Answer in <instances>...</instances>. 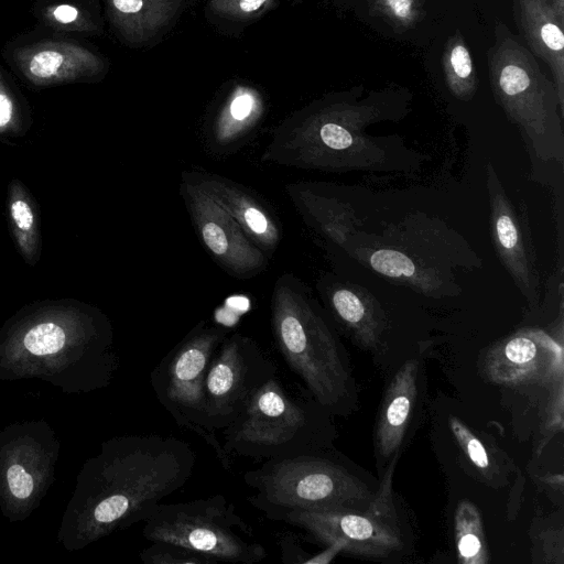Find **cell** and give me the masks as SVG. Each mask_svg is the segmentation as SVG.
<instances>
[{
	"label": "cell",
	"instance_id": "cell-13",
	"mask_svg": "<svg viewBox=\"0 0 564 564\" xmlns=\"http://www.w3.org/2000/svg\"><path fill=\"white\" fill-rule=\"evenodd\" d=\"M178 189L197 238L221 270L246 280L268 269L270 258L225 209L182 174Z\"/></svg>",
	"mask_w": 564,
	"mask_h": 564
},
{
	"label": "cell",
	"instance_id": "cell-19",
	"mask_svg": "<svg viewBox=\"0 0 564 564\" xmlns=\"http://www.w3.org/2000/svg\"><path fill=\"white\" fill-rule=\"evenodd\" d=\"M21 73L39 86L68 83L96 76L104 61L84 46L72 42L45 41L17 51Z\"/></svg>",
	"mask_w": 564,
	"mask_h": 564
},
{
	"label": "cell",
	"instance_id": "cell-27",
	"mask_svg": "<svg viewBox=\"0 0 564 564\" xmlns=\"http://www.w3.org/2000/svg\"><path fill=\"white\" fill-rule=\"evenodd\" d=\"M368 262L373 270L382 275L403 280L413 286L423 289L424 292L431 293L435 285L436 276L432 275L405 251L381 247L372 250L368 257Z\"/></svg>",
	"mask_w": 564,
	"mask_h": 564
},
{
	"label": "cell",
	"instance_id": "cell-6",
	"mask_svg": "<svg viewBox=\"0 0 564 564\" xmlns=\"http://www.w3.org/2000/svg\"><path fill=\"white\" fill-rule=\"evenodd\" d=\"M488 50L491 89L508 119L521 132L531 155L542 163H564L563 113L554 84L534 55L498 24Z\"/></svg>",
	"mask_w": 564,
	"mask_h": 564
},
{
	"label": "cell",
	"instance_id": "cell-12",
	"mask_svg": "<svg viewBox=\"0 0 564 564\" xmlns=\"http://www.w3.org/2000/svg\"><path fill=\"white\" fill-rule=\"evenodd\" d=\"M278 373L275 362L251 337L228 334L217 348L204 381L206 426L216 435L240 414L253 393Z\"/></svg>",
	"mask_w": 564,
	"mask_h": 564
},
{
	"label": "cell",
	"instance_id": "cell-21",
	"mask_svg": "<svg viewBox=\"0 0 564 564\" xmlns=\"http://www.w3.org/2000/svg\"><path fill=\"white\" fill-rule=\"evenodd\" d=\"M519 31L531 53L550 68L564 116V20L549 0H514Z\"/></svg>",
	"mask_w": 564,
	"mask_h": 564
},
{
	"label": "cell",
	"instance_id": "cell-8",
	"mask_svg": "<svg viewBox=\"0 0 564 564\" xmlns=\"http://www.w3.org/2000/svg\"><path fill=\"white\" fill-rule=\"evenodd\" d=\"M142 535L191 549L215 561L256 564L268 553L252 528L224 495L175 503H158L143 521Z\"/></svg>",
	"mask_w": 564,
	"mask_h": 564
},
{
	"label": "cell",
	"instance_id": "cell-1",
	"mask_svg": "<svg viewBox=\"0 0 564 564\" xmlns=\"http://www.w3.org/2000/svg\"><path fill=\"white\" fill-rule=\"evenodd\" d=\"M195 454L182 438L159 434L106 440L76 477L56 540L79 551L115 531L143 522L152 509L185 486Z\"/></svg>",
	"mask_w": 564,
	"mask_h": 564
},
{
	"label": "cell",
	"instance_id": "cell-17",
	"mask_svg": "<svg viewBox=\"0 0 564 564\" xmlns=\"http://www.w3.org/2000/svg\"><path fill=\"white\" fill-rule=\"evenodd\" d=\"M420 394V365L416 358L402 364L389 382L378 411L373 444L378 469L400 455Z\"/></svg>",
	"mask_w": 564,
	"mask_h": 564
},
{
	"label": "cell",
	"instance_id": "cell-9",
	"mask_svg": "<svg viewBox=\"0 0 564 564\" xmlns=\"http://www.w3.org/2000/svg\"><path fill=\"white\" fill-rule=\"evenodd\" d=\"M229 329L206 321L197 323L158 364L150 383L161 405L178 426L202 437L215 452L225 469L231 459L221 441L206 426L204 381L210 361Z\"/></svg>",
	"mask_w": 564,
	"mask_h": 564
},
{
	"label": "cell",
	"instance_id": "cell-26",
	"mask_svg": "<svg viewBox=\"0 0 564 564\" xmlns=\"http://www.w3.org/2000/svg\"><path fill=\"white\" fill-rule=\"evenodd\" d=\"M8 210L13 235L24 259L33 264L39 253V230L34 209L19 182L10 185Z\"/></svg>",
	"mask_w": 564,
	"mask_h": 564
},
{
	"label": "cell",
	"instance_id": "cell-22",
	"mask_svg": "<svg viewBox=\"0 0 564 564\" xmlns=\"http://www.w3.org/2000/svg\"><path fill=\"white\" fill-rule=\"evenodd\" d=\"M263 115L261 95L237 86L224 101L205 132V145L214 155H228L245 145Z\"/></svg>",
	"mask_w": 564,
	"mask_h": 564
},
{
	"label": "cell",
	"instance_id": "cell-25",
	"mask_svg": "<svg viewBox=\"0 0 564 564\" xmlns=\"http://www.w3.org/2000/svg\"><path fill=\"white\" fill-rule=\"evenodd\" d=\"M442 64L451 93L460 100H470L477 91L478 77L469 50L459 31L447 40Z\"/></svg>",
	"mask_w": 564,
	"mask_h": 564
},
{
	"label": "cell",
	"instance_id": "cell-31",
	"mask_svg": "<svg viewBox=\"0 0 564 564\" xmlns=\"http://www.w3.org/2000/svg\"><path fill=\"white\" fill-rule=\"evenodd\" d=\"M43 18L48 25L56 29L77 32H91L97 29L91 17L85 10L67 2L46 6Z\"/></svg>",
	"mask_w": 564,
	"mask_h": 564
},
{
	"label": "cell",
	"instance_id": "cell-15",
	"mask_svg": "<svg viewBox=\"0 0 564 564\" xmlns=\"http://www.w3.org/2000/svg\"><path fill=\"white\" fill-rule=\"evenodd\" d=\"M495 249L531 306L539 304L540 275L524 216L516 213L491 163L486 166Z\"/></svg>",
	"mask_w": 564,
	"mask_h": 564
},
{
	"label": "cell",
	"instance_id": "cell-20",
	"mask_svg": "<svg viewBox=\"0 0 564 564\" xmlns=\"http://www.w3.org/2000/svg\"><path fill=\"white\" fill-rule=\"evenodd\" d=\"M285 193L314 234L328 245L346 248L358 224L355 210L346 202L312 182L289 183Z\"/></svg>",
	"mask_w": 564,
	"mask_h": 564
},
{
	"label": "cell",
	"instance_id": "cell-30",
	"mask_svg": "<svg viewBox=\"0 0 564 564\" xmlns=\"http://www.w3.org/2000/svg\"><path fill=\"white\" fill-rule=\"evenodd\" d=\"M143 549L140 558L145 564H215L214 558L205 556L185 546L167 543L152 542Z\"/></svg>",
	"mask_w": 564,
	"mask_h": 564
},
{
	"label": "cell",
	"instance_id": "cell-7",
	"mask_svg": "<svg viewBox=\"0 0 564 564\" xmlns=\"http://www.w3.org/2000/svg\"><path fill=\"white\" fill-rule=\"evenodd\" d=\"M254 490L247 501L267 519L291 510L365 511L377 491L323 449L264 460L243 474Z\"/></svg>",
	"mask_w": 564,
	"mask_h": 564
},
{
	"label": "cell",
	"instance_id": "cell-23",
	"mask_svg": "<svg viewBox=\"0 0 564 564\" xmlns=\"http://www.w3.org/2000/svg\"><path fill=\"white\" fill-rule=\"evenodd\" d=\"M111 23L129 42L148 40L167 24L178 8V0H106Z\"/></svg>",
	"mask_w": 564,
	"mask_h": 564
},
{
	"label": "cell",
	"instance_id": "cell-16",
	"mask_svg": "<svg viewBox=\"0 0 564 564\" xmlns=\"http://www.w3.org/2000/svg\"><path fill=\"white\" fill-rule=\"evenodd\" d=\"M225 209L269 257L278 249L282 231L271 208L248 187L208 171L181 173Z\"/></svg>",
	"mask_w": 564,
	"mask_h": 564
},
{
	"label": "cell",
	"instance_id": "cell-35",
	"mask_svg": "<svg viewBox=\"0 0 564 564\" xmlns=\"http://www.w3.org/2000/svg\"><path fill=\"white\" fill-rule=\"evenodd\" d=\"M17 110L14 100L9 89L3 83H0V133L14 127Z\"/></svg>",
	"mask_w": 564,
	"mask_h": 564
},
{
	"label": "cell",
	"instance_id": "cell-18",
	"mask_svg": "<svg viewBox=\"0 0 564 564\" xmlns=\"http://www.w3.org/2000/svg\"><path fill=\"white\" fill-rule=\"evenodd\" d=\"M316 288L329 316L355 343L367 349L379 346L388 322L368 292L330 275L322 276Z\"/></svg>",
	"mask_w": 564,
	"mask_h": 564
},
{
	"label": "cell",
	"instance_id": "cell-32",
	"mask_svg": "<svg viewBox=\"0 0 564 564\" xmlns=\"http://www.w3.org/2000/svg\"><path fill=\"white\" fill-rule=\"evenodd\" d=\"M547 388L549 399L546 401L541 422V437L536 448L538 455L542 452L552 436L557 433V431L563 430L564 382L563 380H560L550 384Z\"/></svg>",
	"mask_w": 564,
	"mask_h": 564
},
{
	"label": "cell",
	"instance_id": "cell-14",
	"mask_svg": "<svg viewBox=\"0 0 564 564\" xmlns=\"http://www.w3.org/2000/svg\"><path fill=\"white\" fill-rule=\"evenodd\" d=\"M482 369L506 387H549L564 379L563 344L543 329L522 328L488 348Z\"/></svg>",
	"mask_w": 564,
	"mask_h": 564
},
{
	"label": "cell",
	"instance_id": "cell-34",
	"mask_svg": "<svg viewBox=\"0 0 564 564\" xmlns=\"http://www.w3.org/2000/svg\"><path fill=\"white\" fill-rule=\"evenodd\" d=\"M536 538L542 547L541 562L563 564V530H545Z\"/></svg>",
	"mask_w": 564,
	"mask_h": 564
},
{
	"label": "cell",
	"instance_id": "cell-5",
	"mask_svg": "<svg viewBox=\"0 0 564 564\" xmlns=\"http://www.w3.org/2000/svg\"><path fill=\"white\" fill-rule=\"evenodd\" d=\"M305 394L284 384L279 373L269 379L221 431L226 455L270 460L324 449L330 414Z\"/></svg>",
	"mask_w": 564,
	"mask_h": 564
},
{
	"label": "cell",
	"instance_id": "cell-3",
	"mask_svg": "<svg viewBox=\"0 0 564 564\" xmlns=\"http://www.w3.org/2000/svg\"><path fill=\"white\" fill-rule=\"evenodd\" d=\"M387 118L379 101H334L301 112L276 127L261 153L262 163L341 173L401 170L397 142L369 135Z\"/></svg>",
	"mask_w": 564,
	"mask_h": 564
},
{
	"label": "cell",
	"instance_id": "cell-11",
	"mask_svg": "<svg viewBox=\"0 0 564 564\" xmlns=\"http://www.w3.org/2000/svg\"><path fill=\"white\" fill-rule=\"evenodd\" d=\"M270 520L290 524L307 533L310 541L337 543L341 553L365 558H386L403 546L391 485L380 484L365 511L348 509L291 510Z\"/></svg>",
	"mask_w": 564,
	"mask_h": 564
},
{
	"label": "cell",
	"instance_id": "cell-28",
	"mask_svg": "<svg viewBox=\"0 0 564 564\" xmlns=\"http://www.w3.org/2000/svg\"><path fill=\"white\" fill-rule=\"evenodd\" d=\"M449 427L462 452L485 480L491 486L500 484L503 471L489 445L456 416L449 419Z\"/></svg>",
	"mask_w": 564,
	"mask_h": 564
},
{
	"label": "cell",
	"instance_id": "cell-36",
	"mask_svg": "<svg viewBox=\"0 0 564 564\" xmlns=\"http://www.w3.org/2000/svg\"><path fill=\"white\" fill-rule=\"evenodd\" d=\"M542 484L549 485L553 489H557L560 492L563 491V475L562 474H546L539 476Z\"/></svg>",
	"mask_w": 564,
	"mask_h": 564
},
{
	"label": "cell",
	"instance_id": "cell-37",
	"mask_svg": "<svg viewBox=\"0 0 564 564\" xmlns=\"http://www.w3.org/2000/svg\"><path fill=\"white\" fill-rule=\"evenodd\" d=\"M561 19L564 20V0H549Z\"/></svg>",
	"mask_w": 564,
	"mask_h": 564
},
{
	"label": "cell",
	"instance_id": "cell-29",
	"mask_svg": "<svg viewBox=\"0 0 564 564\" xmlns=\"http://www.w3.org/2000/svg\"><path fill=\"white\" fill-rule=\"evenodd\" d=\"M373 15L384 19L395 31L414 26L423 17L424 0H368Z\"/></svg>",
	"mask_w": 564,
	"mask_h": 564
},
{
	"label": "cell",
	"instance_id": "cell-10",
	"mask_svg": "<svg viewBox=\"0 0 564 564\" xmlns=\"http://www.w3.org/2000/svg\"><path fill=\"white\" fill-rule=\"evenodd\" d=\"M61 441L45 420L12 422L0 430V511L26 520L55 482Z\"/></svg>",
	"mask_w": 564,
	"mask_h": 564
},
{
	"label": "cell",
	"instance_id": "cell-4",
	"mask_svg": "<svg viewBox=\"0 0 564 564\" xmlns=\"http://www.w3.org/2000/svg\"><path fill=\"white\" fill-rule=\"evenodd\" d=\"M270 310L274 344L289 368L329 414H349L357 391L348 356L308 286L292 273L281 274Z\"/></svg>",
	"mask_w": 564,
	"mask_h": 564
},
{
	"label": "cell",
	"instance_id": "cell-2",
	"mask_svg": "<svg viewBox=\"0 0 564 564\" xmlns=\"http://www.w3.org/2000/svg\"><path fill=\"white\" fill-rule=\"evenodd\" d=\"M119 358L110 321L83 305L26 310L0 330V380H41L66 394L107 388Z\"/></svg>",
	"mask_w": 564,
	"mask_h": 564
},
{
	"label": "cell",
	"instance_id": "cell-24",
	"mask_svg": "<svg viewBox=\"0 0 564 564\" xmlns=\"http://www.w3.org/2000/svg\"><path fill=\"white\" fill-rule=\"evenodd\" d=\"M454 538L459 563L487 564L490 562L480 512L469 500H462L456 507Z\"/></svg>",
	"mask_w": 564,
	"mask_h": 564
},
{
	"label": "cell",
	"instance_id": "cell-33",
	"mask_svg": "<svg viewBox=\"0 0 564 564\" xmlns=\"http://www.w3.org/2000/svg\"><path fill=\"white\" fill-rule=\"evenodd\" d=\"M275 0H210V10L223 18L247 21L262 14Z\"/></svg>",
	"mask_w": 564,
	"mask_h": 564
}]
</instances>
